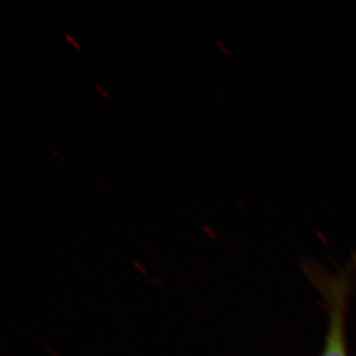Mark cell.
I'll return each mask as SVG.
<instances>
[{"instance_id": "1", "label": "cell", "mask_w": 356, "mask_h": 356, "mask_svg": "<svg viewBox=\"0 0 356 356\" xmlns=\"http://www.w3.org/2000/svg\"><path fill=\"white\" fill-rule=\"evenodd\" d=\"M319 287L323 289V294L329 306V329L322 356H348L345 317L350 286L346 280L337 279L323 282Z\"/></svg>"}]
</instances>
